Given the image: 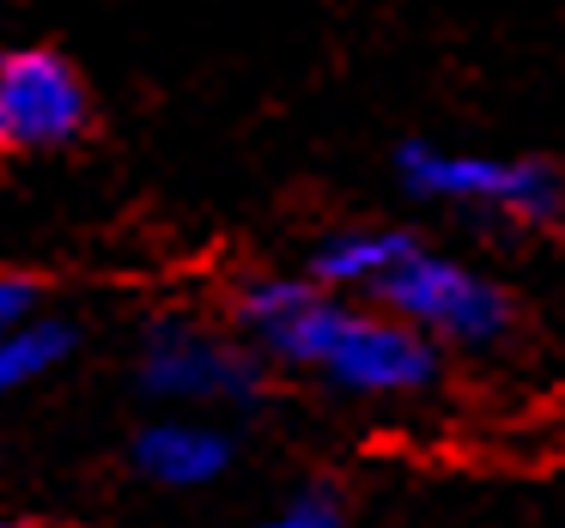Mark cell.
Wrapping results in <instances>:
<instances>
[{
	"label": "cell",
	"mask_w": 565,
	"mask_h": 528,
	"mask_svg": "<svg viewBox=\"0 0 565 528\" xmlns=\"http://www.w3.org/2000/svg\"><path fill=\"white\" fill-rule=\"evenodd\" d=\"M395 171L414 195L450 201V207L504 213L523 225H547L565 213V176L541 159H504V152H450L431 140H407Z\"/></svg>",
	"instance_id": "obj_1"
},
{
	"label": "cell",
	"mask_w": 565,
	"mask_h": 528,
	"mask_svg": "<svg viewBox=\"0 0 565 528\" xmlns=\"http://www.w3.org/2000/svg\"><path fill=\"white\" fill-rule=\"evenodd\" d=\"M383 310L419 328L426 341H456V346H492L511 334V298L499 280L475 273L468 261L414 249L390 280L377 285Z\"/></svg>",
	"instance_id": "obj_2"
},
{
	"label": "cell",
	"mask_w": 565,
	"mask_h": 528,
	"mask_svg": "<svg viewBox=\"0 0 565 528\" xmlns=\"http://www.w3.org/2000/svg\"><path fill=\"white\" fill-rule=\"evenodd\" d=\"M86 116V86L55 50H19L0 62V152L67 147Z\"/></svg>",
	"instance_id": "obj_3"
},
{
	"label": "cell",
	"mask_w": 565,
	"mask_h": 528,
	"mask_svg": "<svg viewBox=\"0 0 565 528\" xmlns=\"http://www.w3.org/2000/svg\"><path fill=\"white\" fill-rule=\"evenodd\" d=\"M322 377L353 395H419L438 377V346L390 310H347Z\"/></svg>",
	"instance_id": "obj_4"
},
{
	"label": "cell",
	"mask_w": 565,
	"mask_h": 528,
	"mask_svg": "<svg viewBox=\"0 0 565 528\" xmlns=\"http://www.w3.org/2000/svg\"><path fill=\"white\" fill-rule=\"evenodd\" d=\"M140 377L171 401H237L256 395V358L201 322H159L140 353Z\"/></svg>",
	"instance_id": "obj_5"
},
{
	"label": "cell",
	"mask_w": 565,
	"mask_h": 528,
	"mask_svg": "<svg viewBox=\"0 0 565 528\" xmlns=\"http://www.w3.org/2000/svg\"><path fill=\"white\" fill-rule=\"evenodd\" d=\"M347 310L353 304H341L334 292L305 285V280H256L244 298H237L244 328L256 334L274 358H286V365H310V370L329 365Z\"/></svg>",
	"instance_id": "obj_6"
},
{
	"label": "cell",
	"mask_w": 565,
	"mask_h": 528,
	"mask_svg": "<svg viewBox=\"0 0 565 528\" xmlns=\"http://www.w3.org/2000/svg\"><path fill=\"white\" fill-rule=\"evenodd\" d=\"M135 462H140V474H152L159 486H207V479L225 474V462H232V443H225L213 425L164 419V425L140 431Z\"/></svg>",
	"instance_id": "obj_7"
},
{
	"label": "cell",
	"mask_w": 565,
	"mask_h": 528,
	"mask_svg": "<svg viewBox=\"0 0 565 528\" xmlns=\"http://www.w3.org/2000/svg\"><path fill=\"white\" fill-rule=\"evenodd\" d=\"M414 249L419 244L402 231H365V225L359 231H334L317 249V261H310V280H322V292H341V285H371L377 292Z\"/></svg>",
	"instance_id": "obj_8"
},
{
	"label": "cell",
	"mask_w": 565,
	"mask_h": 528,
	"mask_svg": "<svg viewBox=\"0 0 565 528\" xmlns=\"http://www.w3.org/2000/svg\"><path fill=\"white\" fill-rule=\"evenodd\" d=\"M67 346H74V334L62 328V322H38V328H19L0 341V395L25 389L31 377H43L50 365H62Z\"/></svg>",
	"instance_id": "obj_9"
},
{
	"label": "cell",
	"mask_w": 565,
	"mask_h": 528,
	"mask_svg": "<svg viewBox=\"0 0 565 528\" xmlns=\"http://www.w3.org/2000/svg\"><path fill=\"white\" fill-rule=\"evenodd\" d=\"M31 304H38V285L25 273H0V341L31 328Z\"/></svg>",
	"instance_id": "obj_10"
},
{
	"label": "cell",
	"mask_w": 565,
	"mask_h": 528,
	"mask_svg": "<svg viewBox=\"0 0 565 528\" xmlns=\"http://www.w3.org/2000/svg\"><path fill=\"white\" fill-rule=\"evenodd\" d=\"M262 528H341V510H334L329 498H298V504H286L280 516H268Z\"/></svg>",
	"instance_id": "obj_11"
}]
</instances>
